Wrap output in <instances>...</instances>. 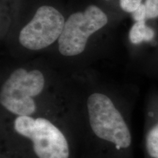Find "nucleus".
Masks as SVG:
<instances>
[{"label":"nucleus","mask_w":158,"mask_h":158,"mask_svg":"<svg viewBox=\"0 0 158 158\" xmlns=\"http://www.w3.org/2000/svg\"><path fill=\"white\" fill-rule=\"evenodd\" d=\"M89 88L72 93L68 112L81 158H135L133 102Z\"/></svg>","instance_id":"f257e3e1"},{"label":"nucleus","mask_w":158,"mask_h":158,"mask_svg":"<svg viewBox=\"0 0 158 158\" xmlns=\"http://www.w3.org/2000/svg\"><path fill=\"white\" fill-rule=\"evenodd\" d=\"M68 111L0 117V150L16 158H81Z\"/></svg>","instance_id":"f03ea898"},{"label":"nucleus","mask_w":158,"mask_h":158,"mask_svg":"<svg viewBox=\"0 0 158 158\" xmlns=\"http://www.w3.org/2000/svg\"><path fill=\"white\" fill-rule=\"evenodd\" d=\"M39 68H13L0 89V117L59 115L68 111L72 93L52 86Z\"/></svg>","instance_id":"7ed1b4c3"},{"label":"nucleus","mask_w":158,"mask_h":158,"mask_svg":"<svg viewBox=\"0 0 158 158\" xmlns=\"http://www.w3.org/2000/svg\"><path fill=\"white\" fill-rule=\"evenodd\" d=\"M107 23V15L95 5H89L84 11L72 14L65 21L58 40L60 54L65 57L81 54L89 37Z\"/></svg>","instance_id":"20e7f679"},{"label":"nucleus","mask_w":158,"mask_h":158,"mask_svg":"<svg viewBox=\"0 0 158 158\" xmlns=\"http://www.w3.org/2000/svg\"><path fill=\"white\" fill-rule=\"evenodd\" d=\"M65 23L64 18L54 7H39L29 23L21 29L19 42L31 51H39L58 40Z\"/></svg>","instance_id":"39448f33"},{"label":"nucleus","mask_w":158,"mask_h":158,"mask_svg":"<svg viewBox=\"0 0 158 158\" xmlns=\"http://www.w3.org/2000/svg\"><path fill=\"white\" fill-rule=\"evenodd\" d=\"M143 158H158V94H151L143 110Z\"/></svg>","instance_id":"423d86ee"},{"label":"nucleus","mask_w":158,"mask_h":158,"mask_svg":"<svg viewBox=\"0 0 158 158\" xmlns=\"http://www.w3.org/2000/svg\"><path fill=\"white\" fill-rule=\"evenodd\" d=\"M155 36V31L146 24L145 21H138L130 29L129 38L133 44H139L143 41L149 42Z\"/></svg>","instance_id":"0eeeda50"},{"label":"nucleus","mask_w":158,"mask_h":158,"mask_svg":"<svg viewBox=\"0 0 158 158\" xmlns=\"http://www.w3.org/2000/svg\"><path fill=\"white\" fill-rule=\"evenodd\" d=\"M144 6L147 19H152L158 17V0H146Z\"/></svg>","instance_id":"6e6552de"},{"label":"nucleus","mask_w":158,"mask_h":158,"mask_svg":"<svg viewBox=\"0 0 158 158\" xmlns=\"http://www.w3.org/2000/svg\"><path fill=\"white\" fill-rule=\"evenodd\" d=\"M142 0H119L120 6L124 11L133 13L141 5Z\"/></svg>","instance_id":"1a4fd4ad"},{"label":"nucleus","mask_w":158,"mask_h":158,"mask_svg":"<svg viewBox=\"0 0 158 158\" xmlns=\"http://www.w3.org/2000/svg\"><path fill=\"white\" fill-rule=\"evenodd\" d=\"M132 15H133V19L136 22L145 21L147 19V15H146V9L144 4H141L135 11H133L132 13Z\"/></svg>","instance_id":"9d476101"},{"label":"nucleus","mask_w":158,"mask_h":158,"mask_svg":"<svg viewBox=\"0 0 158 158\" xmlns=\"http://www.w3.org/2000/svg\"><path fill=\"white\" fill-rule=\"evenodd\" d=\"M0 158H16L14 156L11 155L10 154L6 152L3 150H0Z\"/></svg>","instance_id":"9b49d317"}]
</instances>
